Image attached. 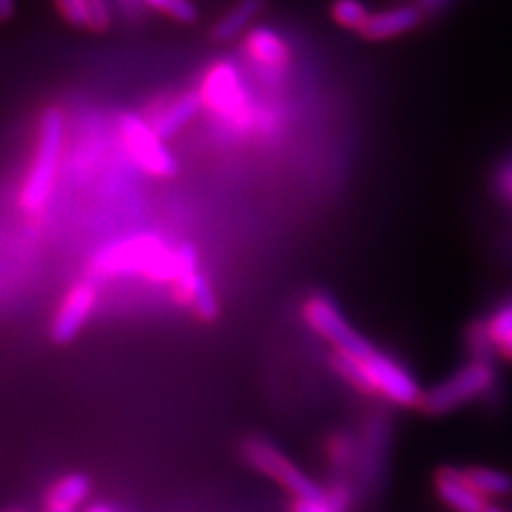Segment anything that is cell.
Instances as JSON below:
<instances>
[{"label": "cell", "instance_id": "obj_18", "mask_svg": "<svg viewBox=\"0 0 512 512\" xmlns=\"http://www.w3.org/2000/svg\"><path fill=\"white\" fill-rule=\"evenodd\" d=\"M468 483L485 498H506L512 493V474L498 470V468H485V466H472L463 470Z\"/></svg>", "mask_w": 512, "mask_h": 512}, {"label": "cell", "instance_id": "obj_9", "mask_svg": "<svg viewBox=\"0 0 512 512\" xmlns=\"http://www.w3.org/2000/svg\"><path fill=\"white\" fill-rule=\"evenodd\" d=\"M363 363L367 374H370L376 395L384 397L395 406L419 408L423 389L402 363L380 350H374L370 357L363 359Z\"/></svg>", "mask_w": 512, "mask_h": 512}, {"label": "cell", "instance_id": "obj_15", "mask_svg": "<svg viewBox=\"0 0 512 512\" xmlns=\"http://www.w3.org/2000/svg\"><path fill=\"white\" fill-rule=\"evenodd\" d=\"M90 478L86 474H67L58 478L45 495L43 512H75L90 495Z\"/></svg>", "mask_w": 512, "mask_h": 512}, {"label": "cell", "instance_id": "obj_10", "mask_svg": "<svg viewBox=\"0 0 512 512\" xmlns=\"http://www.w3.org/2000/svg\"><path fill=\"white\" fill-rule=\"evenodd\" d=\"M96 301H99V291L90 280L75 282L67 293H64L58 312L52 323V338L58 344L73 342L79 331L86 327L90 320Z\"/></svg>", "mask_w": 512, "mask_h": 512}, {"label": "cell", "instance_id": "obj_28", "mask_svg": "<svg viewBox=\"0 0 512 512\" xmlns=\"http://www.w3.org/2000/svg\"><path fill=\"white\" fill-rule=\"evenodd\" d=\"M86 512H114L107 504H92L90 508H86Z\"/></svg>", "mask_w": 512, "mask_h": 512}, {"label": "cell", "instance_id": "obj_16", "mask_svg": "<svg viewBox=\"0 0 512 512\" xmlns=\"http://www.w3.org/2000/svg\"><path fill=\"white\" fill-rule=\"evenodd\" d=\"M265 5H267V0H239L237 5H233L214 24L212 37L220 43L237 39L256 18H259Z\"/></svg>", "mask_w": 512, "mask_h": 512}, {"label": "cell", "instance_id": "obj_4", "mask_svg": "<svg viewBox=\"0 0 512 512\" xmlns=\"http://www.w3.org/2000/svg\"><path fill=\"white\" fill-rule=\"evenodd\" d=\"M495 382H498V374H495L493 361L472 359L448 378L423 391L419 410L427 416L451 414L457 408L474 402V399L491 393Z\"/></svg>", "mask_w": 512, "mask_h": 512}, {"label": "cell", "instance_id": "obj_13", "mask_svg": "<svg viewBox=\"0 0 512 512\" xmlns=\"http://www.w3.org/2000/svg\"><path fill=\"white\" fill-rule=\"evenodd\" d=\"M425 18V11L421 7L414 5H399L384 9L378 13H372L370 20L363 26L361 35L367 41H391L406 35V32H412L414 28H419Z\"/></svg>", "mask_w": 512, "mask_h": 512}, {"label": "cell", "instance_id": "obj_24", "mask_svg": "<svg viewBox=\"0 0 512 512\" xmlns=\"http://www.w3.org/2000/svg\"><path fill=\"white\" fill-rule=\"evenodd\" d=\"M92 11V30H105L111 24V9L107 0H88Z\"/></svg>", "mask_w": 512, "mask_h": 512}, {"label": "cell", "instance_id": "obj_12", "mask_svg": "<svg viewBox=\"0 0 512 512\" xmlns=\"http://www.w3.org/2000/svg\"><path fill=\"white\" fill-rule=\"evenodd\" d=\"M203 109V101L199 90H190L184 94L173 96L167 103L158 105L156 111L148 116L154 131L160 139H171L178 135L182 128H186L192 120H195Z\"/></svg>", "mask_w": 512, "mask_h": 512}, {"label": "cell", "instance_id": "obj_11", "mask_svg": "<svg viewBox=\"0 0 512 512\" xmlns=\"http://www.w3.org/2000/svg\"><path fill=\"white\" fill-rule=\"evenodd\" d=\"M244 50L254 69L261 73L267 82H278L288 71L291 64V50H288L286 41L278 35L276 30L267 26L252 28L244 41Z\"/></svg>", "mask_w": 512, "mask_h": 512}, {"label": "cell", "instance_id": "obj_6", "mask_svg": "<svg viewBox=\"0 0 512 512\" xmlns=\"http://www.w3.org/2000/svg\"><path fill=\"white\" fill-rule=\"evenodd\" d=\"M303 318H306L308 327L318 333L320 338L327 340L333 350L346 352L357 359H367L376 350L370 340L350 325V320L344 316V312L338 308L329 295L325 293H312L301 308Z\"/></svg>", "mask_w": 512, "mask_h": 512}, {"label": "cell", "instance_id": "obj_5", "mask_svg": "<svg viewBox=\"0 0 512 512\" xmlns=\"http://www.w3.org/2000/svg\"><path fill=\"white\" fill-rule=\"evenodd\" d=\"M242 457L250 468L276 480L288 493L299 500H325V489L316 485L314 480L301 472L295 463L288 459L276 444L261 436H250L242 442Z\"/></svg>", "mask_w": 512, "mask_h": 512}, {"label": "cell", "instance_id": "obj_20", "mask_svg": "<svg viewBox=\"0 0 512 512\" xmlns=\"http://www.w3.org/2000/svg\"><path fill=\"white\" fill-rule=\"evenodd\" d=\"M359 440L350 431H335L327 440V457L333 470L342 474L348 472L359 461Z\"/></svg>", "mask_w": 512, "mask_h": 512}, {"label": "cell", "instance_id": "obj_17", "mask_svg": "<svg viewBox=\"0 0 512 512\" xmlns=\"http://www.w3.org/2000/svg\"><path fill=\"white\" fill-rule=\"evenodd\" d=\"M485 327L495 348V355L512 363V297L502 301L485 318Z\"/></svg>", "mask_w": 512, "mask_h": 512}, {"label": "cell", "instance_id": "obj_21", "mask_svg": "<svg viewBox=\"0 0 512 512\" xmlns=\"http://www.w3.org/2000/svg\"><path fill=\"white\" fill-rule=\"evenodd\" d=\"M370 15L372 13L367 11L363 0H335L331 5V18L346 30L361 32L367 20H370Z\"/></svg>", "mask_w": 512, "mask_h": 512}, {"label": "cell", "instance_id": "obj_14", "mask_svg": "<svg viewBox=\"0 0 512 512\" xmlns=\"http://www.w3.org/2000/svg\"><path fill=\"white\" fill-rule=\"evenodd\" d=\"M438 498L455 512H485L489 500L480 495L459 468L444 466L436 474Z\"/></svg>", "mask_w": 512, "mask_h": 512}, {"label": "cell", "instance_id": "obj_30", "mask_svg": "<svg viewBox=\"0 0 512 512\" xmlns=\"http://www.w3.org/2000/svg\"><path fill=\"white\" fill-rule=\"evenodd\" d=\"M3 512H28L26 508H9V510H3Z\"/></svg>", "mask_w": 512, "mask_h": 512}, {"label": "cell", "instance_id": "obj_25", "mask_svg": "<svg viewBox=\"0 0 512 512\" xmlns=\"http://www.w3.org/2000/svg\"><path fill=\"white\" fill-rule=\"evenodd\" d=\"M293 512H342L325 500H299L293 502Z\"/></svg>", "mask_w": 512, "mask_h": 512}, {"label": "cell", "instance_id": "obj_23", "mask_svg": "<svg viewBox=\"0 0 512 512\" xmlns=\"http://www.w3.org/2000/svg\"><path fill=\"white\" fill-rule=\"evenodd\" d=\"M58 9L69 24L79 28L92 26V11L88 0H58Z\"/></svg>", "mask_w": 512, "mask_h": 512}, {"label": "cell", "instance_id": "obj_8", "mask_svg": "<svg viewBox=\"0 0 512 512\" xmlns=\"http://www.w3.org/2000/svg\"><path fill=\"white\" fill-rule=\"evenodd\" d=\"M173 293L182 306L190 308L201 320H216L220 314L218 297L212 282L199 271L197 250L192 246L178 248V271H175Z\"/></svg>", "mask_w": 512, "mask_h": 512}, {"label": "cell", "instance_id": "obj_2", "mask_svg": "<svg viewBox=\"0 0 512 512\" xmlns=\"http://www.w3.org/2000/svg\"><path fill=\"white\" fill-rule=\"evenodd\" d=\"M62 148H64V114L58 107H50L45 109L41 116L35 158H32V163L28 167L26 180L20 192V205L26 212L30 214L41 212L47 205V201H50L56 186V178H58Z\"/></svg>", "mask_w": 512, "mask_h": 512}, {"label": "cell", "instance_id": "obj_7", "mask_svg": "<svg viewBox=\"0 0 512 512\" xmlns=\"http://www.w3.org/2000/svg\"><path fill=\"white\" fill-rule=\"evenodd\" d=\"M120 135L126 152L135 165L152 178H171L178 171V163L160 139L148 118L139 114H124L120 118Z\"/></svg>", "mask_w": 512, "mask_h": 512}, {"label": "cell", "instance_id": "obj_26", "mask_svg": "<svg viewBox=\"0 0 512 512\" xmlns=\"http://www.w3.org/2000/svg\"><path fill=\"white\" fill-rule=\"evenodd\" d=\"M13 11H15L13 0H0V22L9 20L11 15H13Z\"/></svg>", "mask_w": 512, "mask_h": 512}, {"label": "cell", "instance_id": "obj_19", "mask_svg": "<svg viewBox=\"0 0 512 512\" xmlns=\"http://www.w3.org/2000/svg\"><path fill=\"white\" fill-rule=\"evenodd\" d=\"M329 365H331V370L338 374L346 384H350L355 391H359L363 395H376L374 384L370 380V374H367V370H365L363 359L346 355V352H340V350H333Z\"/></svg>", "mask_w": 512, "mask_h": 512}, {"label": "cell", "instance_id": "obj_27", "mask_svg": "<svg viewBox=\"0 0 512 512\" xmlns=\"http://www.w3.org/2000/svg\"><path fill=\"white\" fill-rule=\"evenodd\" d=\"M446 0H421V9L423 11H438Z\"/></svg>", "mask_w": 512, "mask_h": 512}, {"label": "cell", "instance_id": "obj_29", "mask_svg": "<svg viewBox=\"0 0 512 512\" xmlns=\"http://www.w3.org/2000/svg\"><path fill=\"white\" fill-rule=\"evenodd\" d=\"M485 512H506V510H502V508H498V506H487Z\"/></svg>", "mask_w": 512, "mask_h": 512}, {"label": "cell", "instance_id": "obj_3", "mask_svg": "<svg viewBox=\"0 0 512 512\" xmlns=\"http://www.w3.org/2000/svg\"><path fill=\"white\" fill-rule=\"evenodd\" d=\"M203 109L233 128L235 133H250L259 120L244 84V77L233 62L220 60L205 71L199 88Z\"/></svg>", "mask_w": 512, "mask_h": 512}, {"label": "cell", "instance_id": "obj_1", "mask_svg": "<svg viewBox=\"0 0 512 512\" xmlns=\"http://www.w3.org/2000/svg\"><path fill=\"white\" fill-rule=\"evenodd\" d=\"M99 276H143L154 282H173L178 271V250H171L154 235H135L111 244L94 259Z\"/></svg>", "mask_w": 512, "mask_h": 512}, {"label": "cell", "instance_id": "obj_22", "mask_svg": "<svg viewBox=\"0 0 512 512\" xmlns=\"http://www.w3.org/2000/svg\"><path fill=\"white\" fill-rule=\"evenodd\" d=\"M143 3H148L150 7L163 11L184 24L197 20V7L190 0H143Z\"/></svg>", "mask_w": 512, "mask_h": 512}]
</instances>
